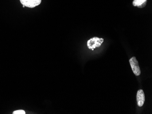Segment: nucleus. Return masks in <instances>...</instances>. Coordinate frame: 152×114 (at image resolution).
Here are the masks:
<instances>
[{
    "label": "nucleus",
    "instance_id": "nucleus-3",
    "mask_svg": "<svg viewBox=\"0 0 152 114\" xmlns=\"http://www.w3.org/2000/svg\"><path fill=\"white\" fill-rule=\"evenodd\" d=\"M22 5L26 7L34 8L41 4L42 0H20Z\"/></svg>",
    "mask_w": 152,
    "mask_h": 114
},
{
    "label": "nucleus",
    "instance_id": "nucleus-1",
    "mask_svg": "<svg viewBox=\"0 0 152 114\" xmlns=\"http://www.w3.org/2000/svg\"><path fill=\"white\" fill-rule=\"evenodd\" d=\"M104 41V39L102 38H99L94 37L88 41L87 42V46L89 49H92L94 51V49L96 47H99L102 44Z\"/></svg>",
    "mask_w": 152,
    "mask_h": 114
},
{
    "label": "nucleus",
    "instance_id": "nucleus-6",
    "mask_svg": "<svg viewBox=\"0 0 152 114\" xmlns=\"http://www.w3.org/2000/svg\"><path fill=\"white\" fill-rule=\"evenodd\" d=\"M13 114H25L26 112L23 110H18L16 111H14L13 112Z\"/></svg>",
    "mask_w": 152,
    "mask_h": 114
},
{
    "label": "nucleus",
    "instance_id": "nucleus-2",
    "mask_svg": "<svg viewBox=\"0 0 152 114\" xmlns=\"http://www.w3.org/2000/svg\"><path fill=\"white\" fill-rule=\"evenodd\" d=\"M129 63L133 72L135 75L139 76L141 74V70L139 66V62H137L135 57H134L129 60Z\"/></svg>",
    "mask_w": 152,
    "mask_h": 114
},
{
    "label": "nucleus",
    "instance_id": "nucleus-4",
    "mask_svg": "<svg viewBox=\"0 0 152 114\" xmlns=\"http://www.w3.org/2000/svg\"><path fill=\"white\" fill-rule=\"evenodd\" d=\"M137 102L138 106L142 107L144 104L145 102V95L142 90L137 91Z\"/></svg>",
    "mask_w": 152,
    "mask_h": 114
},
{
    "label": "nucleus",
    "instance_id": "nucleus-5",
    "mask_svg": "<svg viewBox=\"0 0 152 114\" xmlns=\"http://www.w3.org/2000/svg\"><path fill=\"white\" fill-rule=\"evenodd\" d=\"M147 0H134L133 2V6L139 8L144 7L146 3Z\"/></svg>",
    "mask_w": 152,
    "mask_h": 114
}]
</instances>
